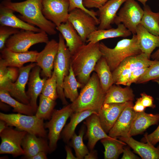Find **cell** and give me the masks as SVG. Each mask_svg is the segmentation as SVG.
<instances>
[{"label": "cell", "mask_w": 159, "mask_h": 159, "mask_svg": "<svg viewBox=\"0 0 159 159\" xmlns=\"http://www.w3.org/2000/svg\"><path fill=\"white\" fill-rule=\"evenodd\" d=\"M42 0H26L13 2L11 0H4L1 4L14 11L20 14L19 18L31 24L36 26L48 34L57 33L56 26L46 19L42 10Z\"/></svg>", "instance_id": "6da1fadb"}, {"label": "cell", "mask_w": 159, "mask_h": 159, "mask_svg": "<svg viewBox=\"0 0 159 159\" xmlns=\"http://www.w3.org/2000/svg\"><path fill=\"white\" fill-rule=\"evenodd\" d=\"M99 44H84L71 55L70 65L77 80L83 87L89 80L97 62L102 57Z\"/></svg>", "instance_id": "7a4b0ae2"}, {"label": "cell", "mask_w": 159, "mask_h": 159, "mask_svg": "<svg viewBox=\"0 0 159 159\" xmlns=\"http://www.w3.org/2000/svg\"><path fill=\"white\" fill-rule=\"evenodd\" d=\"M106 93L96 73L93 72L82 87L77 99L70 104L74 112L92 110L98 112L104 104Z\"/></svg>", "instance_id": "3957f363"}, {"label": "cell", "mask_w": 159, "mask_h": 159, "mask_svg": "<svg viewBox=\"0 0 159 159\" xmlns=\"http://www.w3.org/2000/svg\"><path fill=\"white\" fill-rule=\"evenodd\" d=\"M99 47L103 57L112 72L125 58L141 53L138 43L137 36L133 34L131 39H124L118 41L113 48L100 42Z\"/></svg>", "instance_id": "277c9868"}, {"label": "cell", "mask_w": 159, "mask_h": 159, "mask_svg": "<svg viewBox=\"0 0 159 159\" xmlns=\"http://www.w3.org/2000/svg\"><path fill=\"white\" fill-rule=\"evenodd\" d=\"M0 120L4 121L8 126L15 127L18 130L39 137L46 138L47 137L44 120L38 118L35 115L0 112Z\"/></svg>", "instance_id": "5b68a950"}, {"label": "cell", "mask_w": 159, "mask_h": 159, "mask_svg": "<svg viewBox=\"0 0 159 159\" xmlns=\"http://www.w3.org/2000/svg\"><path fill=\"white\" fill-rule=\"evenodd\" d=\"M59 49L54 61L53 71L57 77L58 97L63 104L67 105L68 102L64 95L62 85L64 77L69 74L72 54L60 33L59 35Z\"/></svg>", "instance_id": "8992f818"}, {"label": "cell", "mask_w": 159, "mask_h": 159, "mask_svg": "<svg viewBox=\"0 0 159 159\" xmlns=\"http://www.w3.org/2000/svg\"><path fill=\"white\" fill-rule=\"evenodd\" d=\"M144 53L127 57L112 72L114 84L126 86L132 73L135 70L148 67L156 62Z\"/></svg>", "instance_id": "52a82bcc"}, {"label": "cell", "mask_w": 159, "mask_h": 159, "mask_svg": "<svg viewBox=\"0 0 159 159\" xmlns=\"http://www.w3.org/2000/svg\"><path fill=\"white\" fill-rule=\"evenodd\" d=\"M49 41L48 34L44 31L35 32L20 29L7 40L5 47L14 52H25L28 51L34 45L39 43L46 44Z\"/></svg>", "instance_id": "ba28073f"}, {"label": "cell", "mask_w": 159, "mask_h": 159, "mask_svg": "<svg viewBox=\"0 0 159 159\" xmlns=\"http://www.w3.org/2000/svg\"><path fill=\"white\" fill-rule=\"evenodd\" d=\"M73 112L70 104H68L60 110H54L50 119L45 123V128L49 130L47 137L50 153L56 149L63 128L67 119Z\"/></svg>", "instance_id": "9c48e42d"}, {"label": "cell", "mask_w": 159, "mask_h": 159, "mask_svg": "<svg viewBox=\"0 0 159 159\" xmlns=\"http://www.w3.org/2000/svg\"><path fill=\"white\" fill-rule=\"evenodd\" d=\"M144 11L135 0H126L117 14L114 23H122L133 34H135L138 25L143 16Z\"/></svg>", "instance_id": "30bf717a"}, {"label": "cell", "mask_w": 159, "mask_h": 159, "mask_svg": "<svg viewBox=\"0 0 159 159\" xmlns=\"http://www.w3.org/2000/svg\"><path fill=\"white\" fill-rule=\"evenodd\" d=\"M11 127L8 126L0 133L1 140L0 154H11L15 157L24 155V152L21 143L27 132L15 130Z\"/></svg>", "instance_id": "8fae6325"}, {"label": "cell", "mask_w": 159, "mask_h": 159, "mask_svg": "<svg viewBox=\"0 0 159 159\" xmlns=\"http://www.w3.org/2000/svg\"><path fill=\"white\" fill-rule=\"evenodd\" d=\"M68 21L72 24L84 43L88 36L97 29L100 22L84 10L76 8L69 12Z\"/></svg>", "instance_id": "7c38bea8"}, {"label": "cell", "mask_w": 159, "mask_h": 159, "mask_svg": "<svg viewBox=\"0 0 159 159\" xmlns=\"http://www.w3.org/2000/svg\"><path fill=\"white\" fill-rule=\"evenodd\" d=\"M36 65V63L31 62L19 68V75L16 81L9 82L1 85L0 89L6 90L11 96L19 102L29 105L25 87L28 81L30 72Z\"/></svg>", "instance_id": "4fadbf2b"}, {"label": "cell", "mask_w": 159, "mask_h": 159, "mask_svg": "<svg viewBox=\"0 0 159 159\" xmlns=\"http://www.w3.org/2000/svg\"><path fill=\"white\" fill-rule=\"evenodd\" d=\"M42 10L45 17L58 26L68 21V0H42Z\"/></svg>", "instance_id": "5bb4252c"}, {"label": "cell", "mask_w": 159, "mask_h": 159, "mask_svg": "<svg viewBox=\"0 0 159 159\" xmlns=\"http://www.w3.org/2000/svg\"><path fill=\"white\" fill-rule=\"evenodd\" d=\"M132 102L103 104L98 115L102 127L107 134L113 126L123 110L127 107H133Z\"/></svg>", "instance_id": "9a60e30c"}, {"label": "cell", "mask_w": 159, "mask_h": 159, "mask_svg": "<svg viewBox=\"0 0 159 159\" xmlns=\"http://www.w3.org/2000/svg\"><path fill=\"white\" fill-rule=\"evenodd\" d=\"M44 49L38 52L36 57V63L42 69L44 77L48 78L52 75L54 61L59 47V42L54 39L46 44Z\"/></svg>", "instance_id": "2e32d148"}, {"label": "cell", "mask_w": 159, "mask_h": 159, "mask_svg": "<svg viewBox=\"0 0 159 159\" xmlns=\"http://www.w3.org/2000/svg\"><path fill=\"white\" fill-rule=\"evenodd\" d=\"M37 51L15 52L5 47L1 50L0 65L20 68L27 62H36Z\"/></svg>", "instance_id": "e0dca14e"}, {"label": "cell", "mask_w": 159, "mask_h": 159, "mask_svg": "<svg viewBox=\"0 0 159 159\" xmlns=\"http://www.w3.org/2000/svg\"><path fill=\"white\" fill-rule=\"evenodd\" d=\"M136 113L133 107L125 108L109 132L108 136L112 138L130 137L129 134Z\"/></svg>", "instance_id": "ac0fdd59"}, {"label": "cell", "mask_w": 159, "mask_h": 159, "mask_svg": "<svg viewBox=\"0 0 159 159\" xmlns=\"http://www.w3.org/2000/svg\"><path fill=\"white\" fill-rule=\"evenodd\" d=\"M41 68L36 65L30 72L28 82V89L26 92L29 100V105L35 114L38 106L37 99L41 94L44 82L47 79H42L40 76Z\"/></svg>", "instance_id": "d6986e66"}, {"label": "cell", "mask_w": 159, "mask_h": 159, "mask_svg": "<svg viewBox=\"0 0 159 159\" xmlns=\"http://www.w3.org/2000/svg\"><path fill=\"white\" fill-rule=\"evenodd\" d=\"M126 0H109L98 9L97 13L100 23L97 29L112 28L118 11Z\"/></svg>", "instance_id": "ffe728a7"}, {"label": "cell", "mask_w": 159, "mask_h": 159, "mask_svg": "<svg viewBox=\"0 0 159 159\" xmlns=\"http://www.w3.org/2000/svg\"><path fill=\"white\" fill-rule=\"evenodd\" d=\"M21 146L24 152V158L29 159L41 151L50 153L49 143L46 138L27 133L23 139Z\"/></svg>", "instance_id": "44dd1931"}, {"label": "cell", "mask_w": 159, "mask_h": 159, "mask_svg": "<svg viewBox=\"0 0 159 159\" xmlns=\"http://www.w3.org/2000/svg\"><path fill=\"white\" fill-rule=\"evenodd\" d=\"M85 124L87 127L86 137L88 138L87 147L93 150L98 141L105 138H111L105 132L100 124L98 113H94L87 117Z\"/></svg>", "instance_id": "7402d4cb"}, {"label": "cell", "mask_w": 159, "mask_h": 159, "mask_svg": "<svg viewBox=\"0 0 159 159\" xmlns=\"http://www.w3.org/2000/svg\"><path fill=\"white\" fill-rule=\"evenodd\" d=\"M14 11L7 8L1 3L0 4V24L1 25L10 26L13 28L26 30L40 32L42 31L22 20L16 16Z\"/></svg>", "instance_id": "603a6c76"}, {"label": "cell", "mask_w": 159, "mask_h": 159, "mask_svg": "<svg viewBox=\"0 0 159 159\" xmlns=\"http://www.w3.org/2000/svg\"><path fill=\"white\" fill-rule=\"evenodd\" d=\"M135 34L141 53L145 54L150 59L153 51L159 47V36L150 33L140 24L137 26Z\"/></svg>", "instance_id": "cb8c5ba5"}, {"label": "cell", "mask_w": 159, "mask_h": 159, "mask_svg": "<svg viewBox=\"0 0 159 159\" xmlns=\"http://www.w3.org/2000/svg\"><path fill=\"white\" fill-rule=\"evenodd\" d=\"M120 140L125 143L143 159H159V149L148 143L140 142L132 136L119 137Z\"/></svg>", "instance_id": "d4e9b609"}, {"label": "cell", "mask_w": 159, "mask_h": 159, "mask_svg": "<svg viewBox=\"0 0 159 159\" xmlns=\"http://www.w3.org/2000/svg\"><path fill=\"white\" fill-rule=\"evenodd\" d=\"M66 42V45L71 54L85 44L72 24L67 21L56 27Z\"/></svg>", "instance_id": "484cf974"}, {"label": "cell", "mask_w": 159, "mask_h": 159, "mask_svg": "<svg viewBox=\"0 0 159 159\" xmlns=\"http://www.w3.org/2000/svg\"><path fill=\"white\" fill-rule=\"evenodd\" d=\"M159 122V114H153L136 112L130 131V136L140 134L150 126L157 124Z\"/></svg>", "instance_id": "4316f807"}, {"label": "cell", "mask_w": 159, "mask_h": 159, "mask_svg": "<svg viewBox=\"0 0 159 159\" xmlns=\"http://www.w3.org/2000/svg\"><path fill=\"white\" fill-rule=\"evenodd\" d=\"M132 34L123 24L121 23L117 25L116 28L97 30L88 36L86 42L96 43L107 39L127 37L131 35Z\"/></svg>", "instance_id": "83f0119b"}, {"label": "cell", "mask_w": 159, "mask_h": 159, "mask_svg": "<svg viewBox=\"0 0 159 159\" xmlns=\"http://www.w3.org/2000/svg\"><path fill=\"white\" fill-rule=\"evenodd\" d=\"M134 98L133 91L130 86L123 88L114 84L106 92L104 104L133 101Z\"/></svg>", "instance_id": "f1b7e54d"}, {"label": "cell", "mask_w": 159, "mask_h": 159, "mask_svg": "<svg viewBox=\"0 0 159 159\" xmlns=\"http://www.w3.org/2000/svg\"><path fill=\"white\" fill-rule=\"evenodd\" d=\"M94 113H97V112L92 110H86L72 113L70 117L69 122L65 125L61 134L63 141L68 143L75 133L77 126L83 120Z\"/></svg>", "instance_id": "f546056e"}, {"label": "cell", "mask_w": 159, "mask_h": 159, "mask_svg": "<svg viewBox=\"0 0 159 159\" xmlns=\"http://www.w3.org/2000/svg\"><path fill=\"white\" fill-rule=\"evenodd\" d=\"M94 71L97 75L103 90L106 93L114 83L112 72L103 57H102L97 62Z\"/></svg>", "instance_id": "4dcf8cb0"}, {"label": "cell", "mask_w": 159, "mask_h": 159, "mask_svg": "<svg viewBox=\"0 0 159 159\" xmlns=\"http://www.w3.org/2000/svg\"><path fill=\"white\" fill-rule=\"evenodd\" d=\"M82 87V85L77 80L70 65L69 74L64 77L63 83L65 97L72 102H73L79 95L78 88Z\"/></svg>", "instance_id": "1f68e13d"}, {"label": "cell", "mask_w": 159, "mask_h": 159, "mask_svg": "<svg viewBox=\"0 0 159 159\" xmlns=\"http://www.w3.org/2000/svg\"><path fill=\"white\" fill-rule=\"evenodd\" d=\"M117 138H105L101 140L105 148L104 157L105 159H117L123 153L124 146L126 144L117 139Z\"/></svg>", "instance_id": "d6a6232c"}, {"label": "cell", "mask_w": 159, "mask_h": 159, "mask_svg": "<svg viewBox=\"0 0 159 159\" xmlns=\"http://www.w3.org/2000/svg\"><path fill=\"white\" fill-rule=\"evenodd\" d=\"M140 24L150 33L159 36V12H154L148 5L143 6Z\"/></svg>", "instance_id": "836d02e7"}, {"label": "cell", "mask_w": 159, "mask_h": 159, "mask_svg": "<svg viewBox=\"0 0 159 159\" xmlns=\"http://www.w3.org/2000/svg\"><path fill=\"white\" fill-rule=\"evenodd\" d=\"M0 99L1 101L12 107L14 112L30 115L35 114L29 105L25 104L18 101L11 96L6 90L0 89Z\"/></svg>", "instance_id": "e575fe53"}, {"label": "cell", "mask_w": 159, "mask_h": 159, "mask_svg": "<svg viewBox=\"0 0 159 159\" xmlns=\"http://www.w3.org/2000/svg\"><path fill=\"white\" fill-rule=\"evenodd\" d=\"M39 96V105L35 115L40 119L49 120L56 104L55 100L46 97L42 94Z\"/></svg>", "instance_id": "d590c367"}, {"label": "cell", "mask_w": 159, "mask_h": 159, "mask_svg": "<svg viewBox=\"0 0 159 159\" xmlns=\"http://www.w3.org/2000/svg\"><path fill=\"white\" fill-rule=\"evenodd\" d=\"M85 126L81 127L78 135L75 132L68 143L69 145L74 149L77 159H84L89 152L88 148L84 144L83 138L85 130Z\"/></svg>", "instance_id": "8d00e7d4"}, {"label": "cell", "mask_w": 159, "mask_h": 159, "mask_svg": "<svg viewBox=\"0 0 159 159\" xmlns=\"http://www.w3.org/2000/svg\"><path fill=\"white\" fill-rule=\"evenodd\" d=\"M41 94L54 100L58 97L57 77L53 71L52 76L45 80Z\"/></svg>", "instance_id": "74e56055"}, {"label": "cell", "mask_w": 159, "mask_h": 159, "mask_svg": "<svg viewBox=\"0 0 159 159\" xmlns=\"http://www.w3.org/2000/svg\"><path fill=\"white\" fill-rule=\"evenodd\" d=\"M19 73L17 68L0 65V85L9 82H15Z\"/></svg>", "instance_id": "f35d334b"}, {"label": "cell", "mask_w": 159, "mask_h": 159, "mask_svg": "<svg viewBox=\"0 0 159 159\" xmlns=\"http://www.w3.org/2000/svg\"><path fill=\"white\" fill-rule=\"evenodd\" d=\"M159 79V60L149 67L146 72L135 83L141 84L151 80Z\"/></svg>", "instance_id": "ab89813d"}, {"label": "cell", "mask_w": 159, "mask_h": 159, "mask_svg": "<svg viewBox=\"0 0 159 159\" xmlns=\"http://www.w3.org/2000/svg\"><path fill=\"white\" fill-rule=\"evenodd\" d=\"M19 29L10 26L0 25V49L5 47L7 40L11 36L19 31Z\"/></svg>", "instance_id": "60d3db41"}, {"label": "cell", "mask_w": 159, "mask_h": 159, "mask_svg": "<svg viewBox=\"0 0 159 159\" xmlns=\"http://www.w3.org/2000/svg\"><path fill=\"white\" fill-rule=\"evenodd\" d=\"M68 1L69 3V12L75 9H80L86 12L100 22L99 19L97 17L98 15L97 12L93 10H89L85 8L83 5V0H68Z\"/></svg>", "instance_id": "b9f144b4"}, {"label": "cell", "mask_w": 159, "mask_h": 159, "mask_svg": "<svg viewBox=\"0 0 159 159\" xmlns=\"http://www.w3.org/2000/svg\"><path fill=\"white\" fill-rule=\"evenodd\" d=\"M141 141L144 143H148L153 145L159 142V125L153 132L148 135L145 134Z\"/></svg>", "instance_id": "7bdbcfd3"}, {"label": "cell", "mask_w": 159, "mask_h": 159, "mask_svg": "<svg viewBox=\"0 0 159 159\" xmlns=\"http://www.w3.org/2000/svg\"><path fill=\"white\" fill-rule=\"evenodd\" d=\"M148 67H143L135 70L131 75L126 86H130L132 84L135 83L138 79L146 72Z\"/></svg>", "instance_id": "ee69618b"}, {"label": "cell", "mask_w": 159, "mask_h": 159, "mask_svg": "<svg viewBox=\"0 0 159 159\" xmlns=\"http://www.w3.org/2000/svg\"><path fill=\"white\" fill-rule=\"evenodd\" d=\"M109 0H83V4L86 8L99 9Z\"/></svg>", "instance_id": "f6af8a7d"}, {"label": "cell", "mask_w": 159, "mask_h": 159, "mask_svg": "<svg viewBox=\"0 0 159 159\" xmlns=\"http://www.w3.org/2000/svg\"><path fill=\"white\" fill-rule=\"evenodd\" d=\"M141 101L143 105L145 107L154 108L155 105L153 103L154 99L152 97L143 92L140 94Z\"/></svg>", "instance_id": "bcb514c9"}, {"label": "cell", "mask_w": 159, "mask_h": 159, "mask_svg": "<svg viewBox=\"0 0 159 159\" xmlns=\"http://www.w3.org/2000/svg\"><path fill=\"white\" fill-rule=\"evenodd\" d=\"M122 159H138L139 157L133 153L128 147L124 148Z\"/></svg>", "instance_id": "7dc6e473"}, {"label": "cell", "mask_w": 159, "mask_h": 159, "mask_svg": "<svg viewBox=\"0 0 159 159\" xmlns=\"http://www.w3.org/2000/svg\"><path fill=\"white\" fill-rule=\"evenodd\" d=\"M146 107H145L142 104L141 98L137 99L135 104L133 107L134 110L136 112H142L145 111Z\"/></svg>", "instance_id": "c3c4849f"}, {"label": "cell", "mask_w": 159, "mask_h": 159, "mask_svg": "<svg viewBox=\"0 0 159 159\" xmlns=\"http://www.w3.org/2000/svg\"><path fill=\"white\" fill-rule=\"evenodd\" d=\"M47 153L44 151L40 152L29 159H47Z\"/></svg>", "instance_id": "681fc988"}, {"label": "cell", "mask_w": 159, "mask_h": 159, "mask_svg": "<svg viewBox=\"0 0 159 159\" xmlns=\"http://www.w3.org/2000/svg\"><path fill=\"white\" fill-rule=\"evenodd\" d=\"M65 149L67 155L66 158L67 159H77L76 157L74 156L73 155L69 145H66L65 147Z\"/></svg>", "instance_id": "f907efd6"}, {"label": "cell", "mask_w": 159, "mask_h": 159, "mask_svg": "<svg viewBox=\"0 0 159 159\" xmlns=\"http://www.w3.org/2000/svg\"><path fill=\"white\" fill-rule=\"evenodd\" d=\"M97 154L96 150H90V152L86 155L84 158L85 159H95L97 158Z\"/></svg>", "instance_id": "816d5d0a"}, {"label": "cell", "mask_w": 159, "mask_h": 159, "mask_svg": "<svg viewBox=\"0 0 159 159\" xmlns=\"http://www.w3.org/2000/svg\"><path fill=\"white\" fill-rule=\"evenodd\" d=\"M1 101L0 102V107L1 110L6 111L9 110V105Z\"/></svg>", "instance_id": "f5cc1de1"}, {"label": "cell", "mask_w": 159, "mask_h": 159, "mask_svg": "<svg viewBox=\"0 0 159 159\" xmlns=\"http://www.w3.org/2000/svg\"><path fill=\"white\" fill-rule=\"evenodd\" d=\"M8 126L6 123L4 121L0 120V133L1 132Z\"/></svg>", "instance_id": "db71d44e"}, {"label": "cell", "mask_w": 159, "mask_h": 159, "mask_svg": "<svg viewBox=\"0 0 159 159\" xmlns=\"http://www.w3.org/2000/svg\"><path fill=\"white\" fill-rule=\"evenodd\" d=\"M150 57L154 60H159V47L158 49L152 54Z\"/></svg>", "instance_id": "11a10c76"}, {"label": "cell", "mask_w": 159, "mask_h": 159, "mask_svg": "<svg viewBox=\"0 0 159 159\" xmlns=\"http://www.w3.org/2000/svg\"><path fill=\"white\" fill-rule=\"evenodd\" d=\"M141 3L143 6L146 5V3L148 0H137Z\"/></svg>", "instance_id": "9f6ffc18"}, {"label": "cell", "mask_w": 159, "mask_h": 159, "mask_svg": "<svg viewBox=\"0 0 159 159\" xmlns=\"http://www.w3.org/2000/svg\"><path fill=\"white\" fill-rule=\"evenodd\" d=\"M153 81L154 82H156L159 85V79L154 80H153Z\"/></svg>", "instance_id": "6f0895ef"}, {"label": "cell", "mask_w": 159, "mask_h": 159, "mask_svg": "<svg viewBox=\"0 0 159 159\" xmlns=\"http://www.w3.org/2000/svg\"><path fill=\"white\" fill-rule=\"evenodd\" d=\"M157 148H158L159 149V145L158 146Z\"/></svg>", "instance_id": "680465c9"}]
</instances>
